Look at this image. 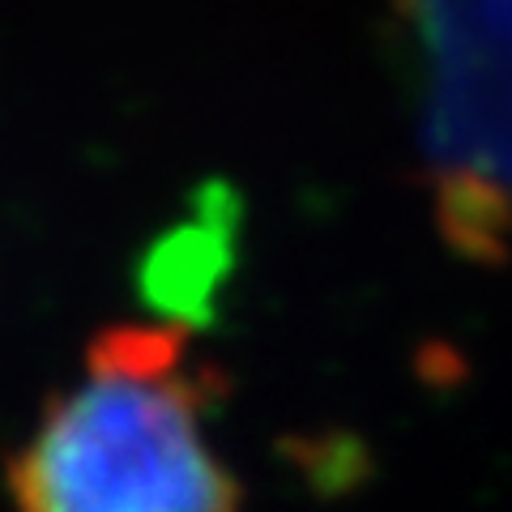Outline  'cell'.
Masks as SVG:
<instances>
[{"label": "cell", "mask_w": 512, "mask_h": 512, "mask_svg": "<svg viewBox=\"0 0 512 512\" xmlns=\"http://www.w3.org/2000/svg\"><path fill=\"white\" fill-rule=\"evenodd\" d=\"M239 201L227 184H205L192 210L141 256V295L167 325H201L235 269Z\"/></svg>", "instance_id": "cell-2"}, {"label": "cell", "mask_w": 512, "mask_h": 512, "mask_svg": "<svg viewBox=\"0 0 512 512\" xmlns=\"http://www.w3.org/2000/svg\"><path fill=\"white\" fill-rule=\"evenodd\" d=\"M222 380L180 325H111L9 457L13 512H244L210 436Z\"/></svg>", "instance_id": "cell-1"}]
</instances>
